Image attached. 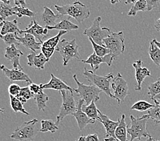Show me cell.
Returning <instances> with one entry per match:
<instances>
[{"label":"cell","instance_id":"6da1fadb","mask_svg":"<svg viewBox=\"0 0 160 141\" xmlns=\"http://www.w3.org/2000/svg\"><path fill=\"white\" fill-rule=\"evenodd\" d=\"M55 9L62 16H69L74 18L79 23L85 21L90 16L89 7L81 2H75L71 4L66 5H55Z\"/></svg>","mask_w":160,"mask_h":141},{"label":"cell","instance_id":"7a4b0ae2","mask_svg":"<svg viewBox=\"0 0 160 141\" xmlns=\"http://www.w3.org/2000/svg\"><path fill=\"white\" fill-rule=\"evenodd\" d=\"M84 70L85 71L83 72V75L87 81L91 83V85L96 86L109 97L115 99L111 90V82L115 78L112 73L105 76H100L96 75L93 71L87 70L86 68H84Z\"/></svg>","mask_w":160,"mask_h":141},{"label":"cell","instance_id":"3957f363","mask_svg":"<svg viewBox=\"0 0 160 141\" xmlns=\"http://www.w3.org/2000/svg\"><path fill=\"white\" fill-rule=\"evenodd\" d=\"M55 51L59 52L62 56L63 66H67L68 63L72 59L82 60L78 52V45L77 44L75 39L71 41L62 40L59 41Z\"/></svg>","mask_w":160,"mask_h":141},{"label":"cell","instance_id":"277c9868","mask_svg":"<svg viewBox=\"0 0 160 141\" xmlns=\"http://www.w3.org/2000/svg\"><path fill=\"white\" fill-rule=\"evenodd\" d=\"M38 120L36 118L22 124L21 126L17 127L10 135V138L20 141H32L38 132L36 128V124Z\"/></svg>","mask_w":160,"mask_h":141},{"label":"cell","instance_id":"5b68a950","mask_svg":"<svg viewBox=\"0 0 160 141\" xmlns=\"http://www.w3.org/2000/svg\"><path fill=\"white\" fill-rule=\"evenodd\" d=\"M73 78L77 84V88L74 89V91L79 95L81 99L85 101V105H90L93 101L96 102L100 100L99 95L102 92V90L93 85L87 86L80 82L77 74L73 75Z\"/></svg>","mask_w":160,"mask_h":141},{"label":"cell","instance_id":"8992f818","mask_svg":"<svg viewBox=\"0 0 160 141\" xmlns=\"http://www.w3.org/2000/svg\"><path fill=\"white\" fill-rule=\"evenodd\" d=\"M60 93L62 94L63 101L59 113L57 117L56 124L58 125L65 117L73 115L77 110V103L74 100L73 92L69 90H62Z\"/></svg>","mask_w":160,"mask_h":141},{"label":"cell","instance_id":"52a82bcc","mask_svg":"<svg viewBox=\"0 0 160 141\" xmlns=\"http://www.w3.org/2000/svg\"><path fill=\"white\" fill-rule=\"evenodd\" d=\"M101 21L102 18L100 16H98L95 18L92 25L90 27L84 30L83 35L91 38L94 41V42L97 44L104 45L103 41L106 38H107L112 32L108 27H101Z\"/></svg>","mask_w":160,"mask_h":141},{"label":"cell","instance_id":"ba28073f","mask_svg":"<svg viewBox=\"0 0 160 141\" xmlns=\"http://www.w3.org/2000/svg\"><path fill=\"white\" fill-rule=\"evenodd\" d=\"M103 43L106 48L110 49V54L114 56L115 60L125 51V37L123 31L119 33L112 32L107 38L104 40Z\"/></svg>","mask_w":160,"mask_h":141},{"label":"cell","instance_id":"9c48e42d","mask_svg":"<svg viewBox=\"0 0 160 141\" xmlns=\"http://www.w3.org/2000/svg\"><path fill=\"white\" fill-rule=\"evenodd\" d=\"M148 120L147 118H136L132 115H130L131 122L128 125V134L131 136L129 141H132L136 139H141L142 137L151 136L147 129Z\"/></svg>","mask_w":160,"mask_h":141},{"label":"cell","instance_id":"30bf717a","mask_svg":"<svg viewBox=\"0 0 160 141\" xmlns=\"http://www.w3.org/2000/svg\"><path fill=\"white\" fill-rule=\"evenodd\" d=\"M111 88L112 94L119 105L121 102L124 101L125 97L129 94L128 83L120 73H118L112 79Z\"/></svg>","mask_w":160,"mask_h":141},{"label":"cell","instance_id":"8fae6325","mask_svg":"<svg viewBox=\"0 0 160 141\" xmlns=\"http://www.w3.org/2000/svg\"><path fill=\"white\" fill-rule=\"evenodd\" d=\"M99 116L100 117V122L104 125V127L106 129V138L105 141H119L115 136L116 129L119 124V120L117 121H112L110 118L98 110Z\"/></svg>","mask_w":160,"mask_h":141},{"label":"cell","instance_id":"7c38bea8","mask_svg":"<svg viewBox=\"0 0 160 141\" xmlns=\"http://www.w3.org/2000/svg\"><path fill=\"white\" fill-rule=\"evenodd\" d=\"M48 31L49 30L47 29V26L43 27V26H40L38 23L36 21L33 20L28 26V27H26L25 30L21 31L19 34H31V35L35 37L36 39L39 41V42L43 44L44 42L42 40L48 36Z\"/></svg>","mask_w":160,"mask_h":141},{"label":"cell","instance_id":"4fadbf2b","mask_svg":"<svg viewBox=\"0 0 160 141\" xmlns=\"http://www.w3.org/2000/svg\"><path fill=\"white\" fill-rule=\"evenodd\" d=\"M67 33L68 32L66 31H59L58 35L47 40L42 44L41 48V52H42L44 55L47 57L48 59L50 60L51 57L53 54V53L56 50V48L58 47L59 41H61V37Z\"/></svg>","mask_w":160,"mask_h":141},{"label":"cell","instance_id":"5bb4252c","mask_svg":"<svg viewBox=\"0 0 160 141\" xmlns=\"http://www.w3.org/2000/svg\"><path fill=\"white\" fill-rule=\"evenodd\" d=\"M114 60H115V59H114V56L111 54L106 55L104 57H100L96 55V53L93 52L92 54H91L88 57V59L87 60H82L81 61L83 63L90 64L93 69L92 71L95 72L98 69L101 63H106L107 64L108 66H111Z\"/></svg>","mask_w":160,"mask_h":141},{"label":"cell","instance_id":"9a60e30c","mask_svg":"<svg viewBox=\"0 0 160 141\" xmlns=\"http://www.w3.org/2000/svg\"><path fill=\"white\" fill-rule=\"evenodd\" d=\"M133 67L135 68V78L137 82V84L135 87L136 91H141L142 90V83L144 79L147 77H151V71L146 67H142V60H137L133 63Z\"/></svg>","mask_w":160,"mask_h":141},{"label":"cell","instance_id":"2e32d148","mask_svg":"<svg viewBox=\"0 0 160 141\" xmlns=\"http://www.w3.org/2000/svg\"><path fill=\"white\" fill-rule=\"evenodd\" d=\"M1 68L3 73L5 74L6 77L9 79L11 82H15V81H21V82H25L28 83L29 84L32 83V79H30L29 75L28 74L25 73L22 70L19 69H9L7 67H6L3 64L1 65Z\"/></svg>","mask_w":160,"mask_h":141},{"label":"cell","instance_id":"e0dca14e","mask_svg":"<svg viewBox=\"0 0 160 141\" xmlns=\"http://www.w3.org/2000/svg\"><path fill=\"white\" fill-rule=\"evenodd\" d=\"M84 105H85V101L82 99H80L77 102V112L73 115L77 121L80 130H82L88 124H92L95 123V120L89 118L82 110V106Z\"/></svg>","mask_w":160,"mask_h":141},{"label":"cell","instance_id":"ac0fdd59","mask_svg":"<svg viewBox=\"0 0 160 141\" xmlns=\"http://www.w3.org/2000/svg\"><path fill=\"white\" fill-rule=\"evenodd\" d=\"M24 54L20 49L17 48L15 45H11L10 46L6 47L5 49V58L10 60L12 63L13 68L22 71V67L20 64V57Z\"/></svg>","mask_w":160,"mask_h":141},{"label":"cell","instance_id":"d6986e66","mask_svg":"<svg viewBox=\"0 0 160 141\" xmlns=\"http://www.w3.org/2000/svg\"><path fill=\"white\" fill-rule=\"evenodd\" d=\"M15 36H16V39L22 44V45H23L25 48L32 50V52L37 53V51L42 48V44L39 42V41H37L35 37L31 34L25 33L23 37L18 36V34H15Z\"/></svg>","mask_w":160,"mask_h":141},{"label":"cell","instance_id":"ffe728a7","mask_svg":"<svg viewBox=\"0 0 160 141\" xmlns=\"http://www.w3.org/2000/svg\"><path fill=\"white\" fill-rule=\"evenodd\" d=\"M27 59H28V65L40 70H43L45 64L49 62V59L44 55L42 52H40L38 54L32 52L28 55Z\"/></svg>","mask_w":160,"mask_h":141},{"label":"cell","instance_id":"44dd1931","mask_svg":"<svg viewBox=\"0 0 160 141\" xmlns=\"http://www.w3.org/2000/svg\"><path fill=\"white\" fill-rule=\"evenodd\" d=\"M51 79L50 82L45 84H42V83L41 86L42 89H52L58 90L59 92H62V90H69L71 92H73L74 88H72L71 87L68 86L66 83H65L63 80L60 79L59 78L55 77L53 74H51Z\"/></svg>","mask_w":160,"mask_h":141},{"label":"cell","instance_id":"7402d4cb","mask_svg":"<svg viewBox=\"0 0 160 141\" xmlns=\"http://www.w3.org/2000/svg\"><path fill=\"white\" fill-rule=\"evenodd\" d=\"M0 26H1V35H5L8 33L19 34L21 32V30L18 27V21L17 19H14L12 21H2Z\"/></svg>","mask_w":160,"mask_h":141},{"label":"cell","instance_id":"603a6c76","mask_svg":"<svg viewBox=\"0 0 160 141\" xmlns=\"http://www.w3.org/2000/svg\"><path fill=\"white\" fill-rule=\"evenodd\" d=\"M62 17V15L55 14L49 7L44 6V12L42 15V19L45 23L46 26H53L56 25V21L58 18Z\"/></svg>","mask_w":160,"mask_h":141},{"label":"cell","instance_id":"cb8c5ba5","mask_svg":"<svg viewBox=\"0 0 160 141\" xmlns=\"http://www.w3.org/2000/svg\"><path fill=\"white\" fill-rule=\"evenodd\" d=\"M119 124L116 129L115 136L119 141H128V125L125 122V115L122 114L120 118H119Z\"/></svg>","mask_w":160,"mask_h":141},{"label":"cell","instance_id":"d4e9b609","mask_svg":"<svg viewBox=\"0 0 160 141\" xmlns=\"http://www.w3.org/2000/svg\"><path fill=\"white\" fill-rule=\"evenodd\" d=\"M47 29L50 30H59V31H66L67 32L72 31V30H77L78 29V26L74 24L73 22H70L69 20H64L59 22V23H57L56 25L53 26H47Z\"/></svg>","mask_w":160,"mask_h":141},{"label":"cell","instance_id":"484cf974","mask_svg":"<svg viewBox=\"0 0 160 141\" xmlns=\"http://www.w3.org/2000/svg\"><path fill=\"white\" fill-rule=\"evenodd\" d=\"M153 101L155 102L154 107L148 110L147 114H145L141 117L151 119L155 121V124H160V102H159L156 99H154Z\"/></svg>","mask_w":160,"mask_h":141},{"label":"cell","instance_id":"4316f807","mask_svg":"<svg viewBox=\"0 0 160 141\" xmlns=\"http://www.w3.org/2000/svg\"><path fill=\"white\" fill-rule=\"evenodd\" d=\"M82 110L91 119L94 120H98L100 121V117L99 116L98 113L99 109H98L96 105V102L95 101H93L89 105H85V106H82Z\"/></svg>","mask_w":160,"mask_h":141},{"label":"cell","instance_id":"83f0119b","mask_svg":"<svg viewBox=\"0 0 160 141\" xmlns=\"http://www.w3.org/2000/svg\"><path fill=\"white\" fill-rule=\"evenodd\" d=\"M148 54L150 58L156 65L160 67V49L153 41H151L148 48Z\"/></svg>","mask_w":160,"mask_h":141},{"label":"cell","instance_id":"f1b7e54d","mask_svg":"<svg viewBox=\"0 0 160 141\" xmlns=\"http://www.w3.org/2000/svg\"><path fill=\"white\" fill-rule=\"evenodd\" d=\"M33 98L38 110H44L45 108L47 107V102L49 100L48 95L43 92V90H42L38 94L34 95Z\"/></svg>","mask_w":160,"mask_h":141},{"label":"cell","instance_id":"f546056e","mask_svg":"<svg viewBox=\"0 0 160 141\" xmlns=\"http://www.w3.org/2000/svg\"><path fill=\"white\" fill-rule=\"evenodd\" d=\"M139 11H147V2L146 0L136 1L129 10L128 15L134 16Z\"/></svg>","mask_w":160,"mask_h":141},{"label":"cell","instance_id":"4dcf8cb0","mask_svg":"<svg viewBox=\"0 0 160 141\" xmlns=\"http://www.w3.org/2000/svg\"><path fill=\"white\" fill-rule=\"evenodd\" d=\"M12 15H15L13 7H11L10 5L6 4L0 0V16L2 21H6V18Z\"/></svg>","mask_w":160,"mask_h":141},{"label":"cell","instance_id":"1f68e13d","mask_svg":"<svg viewBox=\"0 0 160 141\" xmlns=\"http://www.w3.org/2000/svg\"><path fill=\"white\" fill-rule=\"evenodd\" d=\"M10 106L15 113L21 112L22 113L25 114V115H29V113L28 111H26L25 109L24 108L23 104H22L17 97L10 96Z\"/></svg>","mask_w":160,"mask_h":141},{"label":"cell","instance_id":"d6a6232c","mask_svg":"<svg viewBox=\"0 0 160 141\" xmlns=\"http://www.w3.org/2000/svg\"><path fill=\"white\" fill-rule=\"evenodd\" d=\"M41 125L42 127L40 129V132H51L52 133H55L56 130L58 129V125L55 123L54 121L51 120H43L41 121Z\"/></svg>","mask_w":160,"mask_h":141},{"label":"cell","instance_id":"836d02e7","mask_svg":"<svg viewBox=\"0 0 160 141\" xmlns=\"http://www.w3.org/2000/svg\"><path fill=\"white\" fill-rule=\"evenodd\" d=\"M89 40L91 44H92L94 52L96 53V55L100 57H104L105 56L110 54V49L106 48L105 45H100L99 44H97L96 43H95L94 41L90 37H89Z\"/></svg>","mask_w":160,"mask_h":141},{"label":"cell","instance_id":"e575fe53","mask_svg":"<svg viewBox=\"0 0 160 141\" xmlns=\"http://www.w3.org/2000/svg\"><path fill=\"white\" fill-rule=\"evenodd\" d=\"M13 10L15 15H17L18 18H21L22 16H28L29 18H32L36 16V13L28 9V7L14 6L13 7Z\"/></svg>","mask_w":160,"mask_h":141},{"label":"cell","instance_id":"d590c367","mask_svg":"<svg viewBox=\"0 0 160 141\" xmlns=\"http://www.w3.org/2000/svg\"><path fill=\"white\" fill-rule=\"evenodd\" d=\"M33 97H34V94L31 92L29 86L21 87L19 94L17 96L22 104H25L27 101Z\"/></svg>","mask_w":160,"mask_h":141},{"label":"cell","instance_id":"8d00e7d4","mask_svg":"<svg viewBox=\"0 0 160 141\" xmlns=\"http://www.w3.org/2000/svg\"><path fill=\"white\" fill-rule=\"evenodd\" d=\"M160 94V78L156 82L151 83L148 86V95L151 100H153L155 96Z\"/></svg>","mask_w":160,"mask_h":141},{"label":"cell","instance_id":"74e56055","mask_svg":"<svg viewBox=\"0 0 160 141\" xmlns=\"http://www.w3.org/2000/svg\"><path fill=\"white\" fill-rule=\"evenodd\" d=\"M154 106V105H152L145 101H140L135 102V103L131 106L130 109L138 110V111H144V110H150L151 109L153 108Z\"/></svg>","mask_w":160,"mask_h":141},{"label":"cell","instance_id":"f35d334b","mask_svg":"<svg viewBox=\"0 0 160 141\" xmlns=\"http://www.w3.org/2000/svg\"><path fill=\"white\" fill-rule=\"evenodd\" d=\"M1 38L6 44L9 45L10 46L13 44L16 45V46L21 45V43L16 39V36H15L14 33H8L5 35H1Z\"/></svg>","mask_w":160,"mask_h":141},{"label":"cell","instance_id":"ab89813d","mask_svg":"<svg viewBox=\"0 0 160 141\" xmlns=\"http://www.w3.org/2000/svg\"><path fill=\"white\" fill-rule=\"evenodd\" d=\"M21 87L17 83H12L8 87V92L10 96L17 97L21 92Z\"/></svg>","mask_w":160,"mask_h":141},{"label":"cell","instance_id":"60d3db41","mask_svg":"<svg viewBox=\"0 0 160 141\" xmlns=\"http://www.w3.org/2000/svg\"><path fill=\"white\" fill-rule=\"evenodd\" d=\"M78 141H100L97 134L82 136L78 139Z\"/></svg>","mask_w":160,"mask_h":141},{"label":"cell","instance_id":"b9f144b4","mask_svg":"<svg viewBox=\"0 0 160 141\" xmlns=\"http://www.w3.org/2000/svg\"><path fill=\"white\" fill-rule=\"evenodd\" d=\"M29 87L30 90H31V92H32L34 95L38 94V93L40 92V91L43 90L41 84L38 85V84H36V83H31V84H29Z\"/></svg>","mask_w":160,"mask_h":141},{"label":"cell","instance_id":"7bdbcfd3","mask_svg":"<svg viewBox=\"0 0 160 141\" xmlns=\"http://www.w3.org/2000/svg\"><path fill=\"white\" fill-rule=\"evenodd\" d=\"M147 11H151L153 10L154 7L158 6V1H155V0H147Z\"/></svg>","mask_w":160,"mask_h":141},{"label":"cell","instance_id":"ee69618b","mask_svg":"<svg viewBox=\"0 0 160 141\" xmlns=\"http://www.w3.org/2000/svg\"><path fill=\"white\" fill-rule=\"evenodd\" d=\"M15 6L21 7H27L26 2L24 0H14Z\"/></svg>","mask_w":160,"mask_h":141},{"label":"cell","instance_id":"f6af8a7d","mask_svg":"<svg viewBox=\"0 0 160 141\" xmlns=\"http://www.w3.org/2000/svg\"><path fill=\"white\" fill-rule=\"evenodd\" d=\"M154 27L156 29V31L160 32V18H159L158 20L156 21L155 25H154Z\"/></svg>","mask_w":160,"mask_h":141},{"label":"cell","instance_id":"bcb514c9","mask_svg":"<svg viewBox=\"0 0 160 141\" xmlns=\"http://www.w3.org/2000/svg\"><path fill=\"white\" fill-rule=\"evenodd\" d=\"M153 42L157 45V46L160 49V42H159V41H158V40H155V39H154L153 40Z\"/></svg>","mask_w":160,"mask_h":141},{"label":"cell","instance_id":"7dc6e473","mask_svg":"<svg viewBox=\"0 0 160 141\" xmlns=\"http://www.w3.org/2000/svg\"><path fill=\"white\" fill-rule=\"evenodd\" d=\"M154 99H156V100H160V94H158L157 96H155V97L154 98ZM153 99V100H154Z\"/></svg>","mask_w":160,"mask_h":141},{"label":"cell","instance_id":"c3c4849f","mask_svg":"<svg viewBox=\"0 0 160 141\" xmlns=\"http://www.w3.org/2000/svg\"><path fill=\"white\" fill-rule=\"evenodd\" d=\"M152 140H153V138H152L151 136H150V137H148V139L147 141H151Z\"/></svg>","mask_w":160,"mask_h":141},{"label":"cell","instance_id":"681fc988","mask_svg":"<svg viewBox=\"0 0 160 141\" xmlns=\"http://www.w3.org/2000/svg\"><path fill=\"white\" fill-rule=\"evenodd\" d=\"M132 141H140V139H134V140H132Z\"/></svg>","mask_w":160,"mask_h":141},{"label":"cell","instance_id":"f907efd6","mask_svg":"<svg viewBox=\"0 0 160 141\" xmlns=\"http://www.w3.org/2000/svg\"><path fill=\"white\" fill-rule=\"evenodd\" d=\"M151 141H159V140H155V139H153V140H152Z\"/></svg>","mask_w":160,"mask_h":141},{"label":"cell","instance_id":"816d5d0a","mask_svg":"<svg viewBox=\"0 0 160 141\" xmlns=\"http://www.w3.org/2000/svg\"><path fill=\"white\" fill-rule=\"evenodd\" d=\"M76 141H78V140H76Z\"/></svg>","mask_w":160,"mask_h":141}]
</instances>
